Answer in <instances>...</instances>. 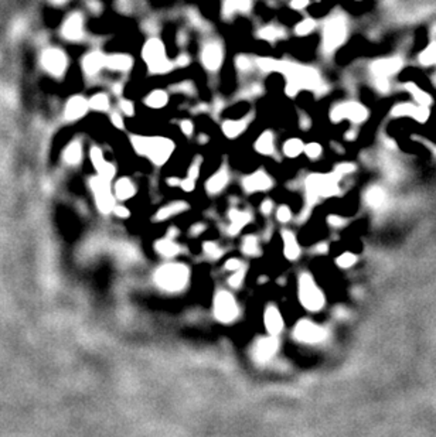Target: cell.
<instances>
[{
  "mask_svg": "<svg viewBox=\"0 0 436 437\" xmlns=\"http://www.w3.org/2000/svg\"><path fill=\"white\" fill-rule=\"evenodd\" d=\"M84 70H85L86 74H89V75H94V74H97L101 70V68L105 65V57L101 53H98V51H95V53H91V54H88L84 58Z\"/></svg>",
  "mask_w": 436,
  "mask_h": 437,
  "instance_id": "22",
  "label": "cell"
},
{
  "mask_svg": "<svg viewBox=\"0 0 436 437\" xmlns=\"http://www.w3.org/2000/svg\"><path fill=\"white\" fill-rule=\"evenodd\" d=\"M54 2H58V3H61V2H64V0H54Z\"/></svg>",
  "mask_w": 436,
  "mask_h": 437,
  "instance_id": "57",
  "label": "cell"
},
{
  "mask_svg": "<svg viewBox=\"0 0 436 437\" xmlns=\"http://www.w3.org/2000/svg\"><path fill=\"white\" fill-rule=\"evenodd\" d=\"M146 103H148L150 108H163L167 103L166 92L153 91L146 98Z\"/></svg>",
  "mask_w": 436,
  "mask_h": 437,
  "instance_id": "36",
  "label": "cell"
},
{
  "mask_svg": "<svg viewBox=\"0 0 436 437\" xmlns=\"http://www.w3.org/2000/svg\"><path fill=\"white\" fill-rule=\"evenodd\" d=\"M143 58L148 62V67L152 73L163 74L172 68V64L166 58L165 47L159 40H150L146 43L143 49Z\"/></svg>",
  "mask_w": 436,
  "mask_h": 437,
  "instance_id": "6",
  "label": "cell"
},
{
  "mask_svg": "<svg viewBox=\"0 0 436 437\" xmlns=\"http://www.w3.org/2000/svg\"><path fill=\"white\" fill-rule=\"evenodd\" d=\"M406 89L411 92L412 97L415 98V99H417L418 102L421 103L422 106H428V105L430 103L429 95H428V94H425L419 86L414 85V84H408V85H406Z\"/></svg>",
  "mask_w": 436,
  "mask_h": 437,
  "instance_id": "37",
  "label": "cell"
},
{
  "mask_svg": "<svg viewBox=\"0 0 436 437\" xmlns=\"http://www.w3.org/2000/svg\"><path fill=\"white\" fill-rule=\"evenodd\" d=\"M270 186H272V180L268 177V174H265L264 171H258V173L246 177L244 180V189L248 193L265 191V190L270 189Z\"/></svg>",
  "mask_w": 436,
  "mask_h": 437,
  "instance_id": "15",
  "label": "cell"
},
{
  "mask_svg": "<svg viewBox=\"0 0 436 437\" xmlns=\"http://www.w3.org/2000/svg\"><path fill=\"white\" fill-rule=\"evenodd\" d=\"M228 180H230V174L228 171L222 167L221 170L218 173H215L214 176L211 177L207 182V190H209L211 194H217L220 193L225 186H227Z\"/></svg>",
  "mask_w": 436,
  "mask_h": 437,
  "instance_id": "23",
  "label": "cell"
},
{
  "mask_svg": "<svg viewBox=\"0 0 436 437\" xmlns=\"http://www.w3.org/2000/svg\"><path fill=\"white\" fill-rule=\"evenodd\" d=\"M278 347H279V341H278L277 335H270V337L262 338L254 347V358L257 362L264 364L277 354Z\"/></svg>",
  "mask_w": 436,
  "mask_h": 437,
  "instance_id": "12",
  "label": "cell"
},
{
  "mask_svg": "<svg viewBox=\"0 0 436 437\" xmlns=\"http://www.w3.org/2000/svg\"><path fill=\"white\" fill-rule=\"evenodd\" d=\"M200 166H201V158L198 157L196 158V162H193V164H191L187 178H186L185 181H181V189L185 190V191H193L194 190L197 177H198V173H200Z\"/></svg>",
  "mask_w": 436,
  "mask_h": 437,
  "instance_id": "28",
  "label": "cell"
},
{
  "mask_svg": "<svg viewBox=\"0 0 436 437\" xmlns=\"http://www.w3.org/2000/svg\"><path fill=\"white\" fill-rule=\"evenodd\" d=\"M237 62H238V68H242V70H244V68H248L249 65H251V62L246 60V58H244V57L238 58V61H237Z\"/></svg>",
  "mask_w": 436,
  "mask_h": 437,
  "instance_id": "55",
  "label": "cell"
},
{
  "mask_svg": "<svg viewBox=\"0 0 436 437\" xmlns=\"http://www.w3.org/2000/svg\"><path fill=\"white\" fill-rule=\"evenodd\" d=\"M204 250H205L210 256H213V258H220V255H221V250H220V248L213 242L205 243V245H204Z\"/></svg>",
  "mask_w": 436,
  "mask_h": 437,
  "instance_id": "47",
  "label": "cell"
},
{
  "mask_svg": "<svg viewBox=\"0 0 436 437\" xmlns=\"http://www.w3.org/2000/svg\"><path fill=\"white\" fill-rule=\"evenodd\" d=\"M303 152L306 153L310 158H317L320 156V153H322V147L317 143H310V145H307L303 149Z\"/></svg>",
  "mask_w": 436,
  "mask_h": 437,
  "instance_id": "46",
  "label": "cell"
},
{
  "mask_svg": "<svg viewBox=\"0 0 436 437\" xmlns=\"http://www.w3.org/2000/svg\"><path fill=\"white\" fill-rule=\"evenodd\" d=\"M277 217L281 222H288L289 219H290V217H292V215H290V210H289L288 206H285V205L279 206V210H278V213H277Z\"/></svg>",
  "mask_w": 436,
  "mask_h": 437,
  "instance_id": "48",
  "label": "cell"
},
{
  "mask_svg": "<svg viewBox=\"0 0 436 437\" xmlns=\"http://www.w3.org/2000/svg\"><path fill=\"white\" fill-rule=\"evenodd\" d=\"M305 146L299 139H290L288 140L285 146H283V152L289 157H297L302 152H303Z\"/></svg>",
  "mask_w": 436,
  "mask_h": 437,
  "instance_id": "35",
  "label": "cell"
},
{
  "mask_svg": "<svg viewBox=\"0 0 436 437\" xmlns=\"http://www.w3.org/2000/svg\"><path fill=\"white\" fill-rule=\"evenodd\" d=\"M401 68V61L399 60H382L375 62L374 64V73L378 75V77H388V75H393L398 71Z\"/></svg>",
  "mask_w": 436,
  "mask_h": 437,
  "instance_id": "24",
  "label": "cell"
},
{
  "mask_svg": "<svg viewBox=\"0 0 436 437\" xmlns=\"http://www.w3.org/2000/svg\"><path fill=\"white\" fill-rule=\"evenodd\" d=\"M64 158L68 164H78L82 158V147L78 142H74L71 145L68 146L65 149V153H64Z\"/></svg>",
  "mask_w": 436,
  "mask_h": 437,
  "instance_id": "32",
  "label": "cell"
},
{
  "mask_svg": "<svg viewBox=\"0 0 436 437\" xmlns=\"http://www.w3.org/2000/svg\"><path fill=\"white\" fill-rule=\"evenodd\" d=\"M112 211H113V213L117 214L118 217H122V218H126V217H129V211H128V210H126V208H125V206H113V210H112Z\"/></svg>",
  "mask_w": 436,
  "mask_h": 437,
  "instance_id": "49",
  "label": "cell"
},
{
  "mask_svg": "<svg viewBox=\"0 0 436 437\" xmlns=\"http://www.w3.org/2000/svg\"><path fill=\"white\" fill-rule=\"evenodd\" d=\"M367 118L365 108H362L358 103H343L336 106L332 112V119L334 122L341 119H350L353 122H362Z\"/></svg>",
  "mask_w": 436,
  "mask_h": 437,
  "instance_id": "10",
  "label": "cell"
},
{
  "mask_svg": "<svg viewBox=\"0 0 436 437\" xmlns=\"http://www.w3.org/2000/svg\"><path fill=\"white\" fill-rule=\"evenodd\" d=\"M121 108H122V110L126 115H132L133 113V108H132V103L130 102H122L121 103Z\"/></svg>",
  "mask_w": 436,
  "mask_h": 437,
  "instance_id": "54",
  "label": "cell"
},
{
  "mask_svg": "<svg viewBox=\"0 0 436 437\" xmlns=\"http://www.w3.org/2000/svg\"><path fill=\"white\" fill-rule=\"evenodd\" d=\"M244 276H245V267L241 266L240 269H237V272L230 278V285L233 287H240L242 280H244Z\"/></svg>",
  "mask_w": 436,
  "mask_h": 437,
  "instance_id": "44",
  "label": "cell"
},
{
  "mask_svg": "<svg viewBox=\"0 0 436 437\" xmlns=\"http://www.w3.org/2000/svg\"><path fill=\"white\" fill-rule=\"evenodd\" d=\"M242 250L245 252L246 255H258L259 249H258V241L255 237H246L242 242Z\"/></svg>",
  "mask_w": 436,
  "mask_h": 437,
  "instance_id": "39",
  "label": "cell"
},
{
  "mask_svg": "<svg viewBox=\"0 0 436 437\" xmlns=\"http://www.w3.org/2000/svg\"><path fill=\"white\" fill-rule=\"evenodd\" d=\"M326 330L323 327L316 326L314 323L303 320L295 328V338L302 341V342H309V344H316L326 338Z\"/></svg>",
  "mask_w": 436,
  "mask_h": 437,
  "instance_id": "9",
  "label": "cell"
},
{
  "mask_svg": "<svg viewBox=\"0 0 436 437\" xmlns=\"http://www.w3.org/2000/svg\"><path fill=\"white\" fill-rule=\"evenodd\" d=\"M241 266H244V265H242L238 259H230V261L225 263V267H227V269H231V270H237V269H240Z\"/></svg>",
  "mask_w": 436,
  "mask_h": 437,
  "instance_id": "50",
  "label": "cell"
},
{
  "mask_svg": "<svg viewBox=\"0 0 436 437\" xmlns=\"http://www.w3.org/2000/svg\"><path fill=\"white\" fill-rule=\"evenodd\" d=\"M279 71H283L285 75L288 77V92L290 95H293L299 88H314L319 84L317 74L310 68L282 62Z\"/></svg>",
  "mask_w": 436,
  "mask_h": 437,
  "instance_id": "3",
  "label": "cell"
},
{
  "mask_svg": "<svg viewBox=\"0 0 436 437\" xmlns=\"http://www.w3.org/2000/svg\"><path fill=\"white\" fill-rule=\"evenodd\" d=\"M365 198H367V202H369L373 208H378V206H381L385 202L387 195H385V191L380 189V187H373V189L367 191Z\"/></svg>",
  "mask_w": 436,
  "mask_h": 437,
  "instance_id": "33",
  "label": "cell"
},
{
  "mask_svg": "<svg viewBox=\"0 0 436 437\" xmlns=\"http://www.w3.org/2000/svg\"><path fill=\"white\" fill-rule=\"evenodd\" d=\"M283 237V243H285V255L288 256L289 259H297L299 256V245H297V241H296L295 235L292 232L289 231H283L282 232Z\"/></svg>",
  "mask_w": 436,
  "mask_h": 437,
  "instance_id": "27",
  "label": "cell"
},
{
  "mask_svg": "<svg viewBox=\"0 0 436 437\" xmlns=\"http://www.w3.org/2000/svg\"><path fill=\"white\" fill-rule=\"evenodd\" d=\"M230 219H231V226H230V234L231 235H235L245 226L249 219H251V215L245 211H238V210H231L230 213Z\"/></svg>",
  "mask_w": 436,
  "mask_h": 437,
  "instance_id": "21",
  "label": "cell"
},
{
  "mask_svg": "<svg viewBox=\"0 0 436 437\" xmlns=\"http://www.w3.org/2000/svg\"><path fill=\"white\" fill-rule=\"evenodd\" d=\"M44 68L53 75H61L67 67V57L60 50H47L43 55Z\"/></svg>",
  "mask_w": 436,
  "mask_h": 437,
  "instance_id": "13",
  "label": "cell"
},
{
  "mask_svg": "<svg viewBox=\"0 0 436 437\" xmlns=\"http://www.w3.org/2000/svg\"><path fill=\"white\" fill-rule=\"evenodd\" d=\"M272 208H273V204H272V201L266 200L262 202V205H261V211L264 214H269L270 211H272Z\"/></svg>",
  "mask_w": 436,
  "mask_h": 437,
  "instance_id": "52",
  "label": "cell"
},
{
  "mask_svg": "<svg viewBox=\"0 0 436 437\" xmlns=\"http://www.w3.org/2000/svg\"><path fill=\"white\" fill-rule=\"evenodd\" d=\"M112 122H113V125H117L118 128H122L123 123H122V119H121V116L119 115H112Z\"/></svg>",
  "mask_w": 436,
  "mask_h": 437,
  "instance_id": "56",
  "label": "cell"
},
{
  "mask_svg": "<svg viewBox=\"0 0 436 437\" xmlns=\"http://www.w3.org/2000/svg\"><path fill=\"white\" fill-rule=\"evenodd\" d=\"M89 106H93L95 110H106L109 108V99L104 94H98L89 101Z\"/></svg>",
  "mask_w": 436,
  "mask_h": 437,
  "instance_id": "38",
  "label": "cell"
},
{
  "mask_svg": "<svg viewBox=\"0 0 436 437\" xmlns=\"http://www.w3.org/2000/svg\"><path fill=\"white\" fill-rule=\"evenodd\" d=\"M356 263V255H353V254H343V255L340 256L337 259V265L340 267H344V269H347V267H350L351 265H354Z\"/></svg>",
  "mask_w": 436,
  "mask_h": 437,
  "instance_id": "45",
  "label": "cell"
},
{
  "mask_svg": "<svg viewBox=\"0 0 436 437\" xmlns=\"http://www.w3.org/2000/svg\"><path fill=\"white\" fill-rule=\"evenodd\" d=\"M338 174L333 176H310L307 178V197L314 201L317 197H329L338 193Z\"/></svg>",
  "mask_w": 436,
  "mask_h": 437,
  "instance_id": "5",
  "label": "cell"
},
{
  "mask_svg": "<svg viewBox=\"0 0 436 437\" xmlns=\"http://www.w3.org/2000/svg\"><path fill=\"white\" fill-rule=\"evenodd\" d=\"M105 65L112 70H118V71H126L132 67V60L128 55H111V57H105Z\"/></svg>",
  "mask_w": 436,
  "mask_h": 437,
  "instance_id": "26",
  "label": "cell"
},
{
  "mask_svg": "<svg viewBox=\"0 0 436 437\" xmlns=\"http://www.w3.org/2000/svg\"><path fill=\"white\" fill-rule=\"evenodd\" d=\"M227 12L231 13L234 10H246L249 7V0H227Z\"/></svg>",
  "mask_w": 436,
  "mask_h": 437,
  "instance_id": "41",
  "label": "cell"
},
{
  "mask_svg": "<svg viewBox=\"0 0 436 437\" xmlns=\"http://www.w3.org/2000/svg\"><path fill=\"white\" fill-rule=\"evenodd\" d=\"M246 128V121H228L222 125V130L228 137L240 136Z\"/></svg>",
  "mask_w": 436,
  "mask_h": 437,
  "instance_id": "31",
  "label": "cell"
},
{
  "mask_svg": "<svg viewBox=\"0 0 436 437\" xmlns=\"http://www.w3.org/2000/svg\"><path fill=\"white\" fill-rule=\"evenodd\" d=\"M181 130H183L186 134H191V132H193V123H191L190 121L181 122Z\"/></svg>",
  "mask_w": 436,
  "mask_h": 437,
  "instance_id": "53",
  "label": "cell"
},
{
  "mask_svg": "<svg viewBox=\"0 0 436 437\" xmlns=\"http://www.w3.org/2000/svg\"><path fill=\"white\" fill-rule=\"evenodd\" d=\"M215 317L221 323H231L238 316V306L231 293L220 291L214 300Z\"/></svg>",
  "mask_w": 436,
  "mask_h": 437,
  "instance_id": "8",
  "label": "cell"
},
{
  "mask_svg": "<svg viewBox=\"0 0 436 437\" xmlns=\"http://www.w3.org/2000/svg\"><path fill=\"white\" fill-rule=\"evenodd\" d=\"M299 297L302 304L310 311H317L325 306V297L310 274H302L299 280Z\"/></svg>",
  "mask_w": 436,
  "mask_h": 437,
  "instance_id": "4",
  "label": "cell"
},
{
  "mask_svg": "<svg viewBox=\"0 0 436 437\" xmlns=\"http://www.w3.org/2000/svg\"><path fill=\"white\" fill-rule=\"evenodd\" d=\"M314 29V21L312 20V18H306V20H303V21H301L299 25L296 26V34H299V36H306V34H309V33H312V30Z\"/></svg>",
  "mask_w": 436,
  "mask_h": 437,
  "instance_id": "40",
  "label": "cell"
},
{
  "mask_svg": "<svg viewBox=\"0 0 436 437\" xmlns=\"http://www.w3.org/2000/svg\"><path fill=\"white\" fill-rule=\"evenodd\" d=\"M222 62V50L218 44H209L203 50V64L204 67L211 71L218 70Z\"/></svg>",
  "mask_w": 436,
  "mask_h": 437,
  "instance_id": "14",
  "label": "cell"
},
{
  "mask_svg": "<svg viewBox=\"0 0 436 437\" xmlns=\"http://www.w3.org/2000/svg\"><path fill=\"white\" fill-rule=\"evenodd\" d=\"M132 142L136 152H139L143 156H148L157 166L166 163L174 149L173 142L159 137H133Z\"/></svg>",
  "mask_w": 436,
  "mask_h": 437,
  "instance_id": "1",
  "label": "cell"
},
{
  "mask_svg": "<svg viewBox=\"0 0 436 437\" xmlns=\"http://www.w3.org/2000/svg\"><path fill=\"white\" fill-rule=\"evenodd\" d=\"M421 61L424 62V64H426V65H429V64H435L436 62V47L435 45H430L429 49H426L421 54Z\"/></svg>",
  "mask_w": 436,
  "mask_h": 437,
  "instance_id": "42",
  "label": "cell"
},
{
  "mask_svg": "<svg viewBox=\"0 0 436 437\" xmlns=\"http://www.w3.org/2000/svg\"><path fill=\"white\" fill-rule=\"evenodd\" d=\"M309 5V0H292V3H290V6L293 7V9H297V10H301V9H305V7Z\"/></svg>",
  "mask_w": 436,
  "mask_h": 437,
  "instance_id": "51",
  "label": "cell"
},
{
  "mask_svg": "<svg viewBox=\"0 0 436 437\" xmlns=\"http://www.w3.org/2000/svg\"><path fill=\"white\" fill-rule=\"evenodd\" d=\"M265 326H266V330L269 331L270 335H278L282 331L283 320L277 307L270 306L266 309V311H265Z\"/></svg>",
  "mask_w": 436,
  "mask_h": 437,
  "instance_id": "18",
  "label": "cell"
},
{
  "mask_svg": "<svg viewBox=\"0 0 436 437\" xmlns=\"http://www.w3.org/2000/svg\"><path fill=\"white\" fill-rule=\"evenodd\" d=\"M135 194V186L128 178H121L115 186V195L118 200H128Z\"/></svg>",
  "mask_w": 436,
  "mask_h": 437,
  "instance_id": "29",
  "label": "cell"
},
{
  "mask_svg": "<svg viewBox=\"0 0 436 437\" xmlns=\"http://www.w3.org/2000/svg\"><path fill=\"white\" fill-rule=\"evenodd\" d=\"M189 208V205L186 202H181V201H176V202H172L169 205L163 206L162 210H159L157 215L154 217L156 221H163V219H167L173 217V215H177L180 213H185L186 210Z\"/></svg>",
  "mask_w": 436,
  "mask_h": 437,
  "instance_id": "25",
  "label": "cell"
},
{
  "mask_svg": "<svg viewBox=\"0 0 436 437\" xmlns=\"http://www.w3.org/2000/svg\"><path fill=\"white\" fill-rule=\"evenodd\" d=\"M84 33V21L81 14H73L70 16L65 25L62 27V34L67 37L68 40H80Z\"/></svg>",
  "mask_w": 436,
  "mask_h": 437,
  "instance_id": "16",
  "label": "cell"
},
{
  "mask_svg": "<svg viewBox=\"0 0 436 437\" xmlns=\"http://www.w3.org/2000/svg\"><path fill=\"white\" fill-rule=\"evenodd\" d=\"M109 181L111 180H108L102 176L94 177L91 180V189L97 197V204H98L101 213L104 214L111 213L115 206V197L112 195Z\"/></svg>",
  "mask_w": 436,
  "mask_h": 437,
  "instance_id": "7",
  "label": "cell"
},
{
  "mask_svg": "<svg viewBox=\"0 0 436 437\" xmlns=\"http://www.w3.org/2000/svg\"><path fill=\"white\" fill-rule=\"evenodd\" d=\"M257 150L262 154L269 156L273 153L275 147H273V136L270 132H266L262 136H259V139L257 140Z\"/></svg>",
  "mask_w": 436,
  "mask_h": 437,
  "instance_id": "34",
  "label": "cell"
},
{
  "mask_svg": "<svg viewBox=\"0 0 436 437\" xmlns=\"http://www.w3.org/2000/svg\"><path fill=\"white\" fill-rule=\"evenodd\" d=\"M91 160H93L95 169L98 170L99 176L105 177L108 180H111L115 176V167L111 163H108L104 158V154L99 150L98 147H94L91 150Z\"/></svg>",
  "mask_w": 436,
  "mask_h": 437,
  "instance_id": "17",
  "label": "cell"
},
{
  "mask_svg": "<svg viewBox=\"0 0 436 437\" xmlns=\"http://www.w3.org/2000/svg\"><path fill=\"white\" fill-rule=\"evenodd\" d=\"M395 113L402 116L409 115L412 116V118H415L417 121L425 122L428 119V116H429V110L426 109V106H422V105H421L419 108H417V106H414V105L405 103V105L397 106V108H395Z\"/></svg>",
  "mask_w": 436,
  "mask_h": 437,
  "instance_id": "20",
  "label": "cell"
},
{
  "mask_svg": "<svg viewBox=\"0 0 436 437\" xmlns=\"http://www.w3.org/2000/svg\"><path fill=\"white\" fill-rule=\"evenodd\" d=\"M156 283L167 291L181 290L189 280V269L180 263H170L162 266L154 274Z\"/></svg>",
  "mask_w": 436,
  "mask_h": 437,
  "instance_id": "2",
  "label": "cell"
},
{
  "mask_svg": "<svg viewBox=\"0 0 436 437\" xmlns=\"http://www.w3.org/2000/svg\"><path fill=\"white\" fill-rule=\"evenodd\" d=\"M281 36H282V31L277 29V27H266L264 30H261V37L265 38V40H269V41L277 40Z\"/></svg>",
  "mask_w": 436,
  "mask_h": 437,
  "instance_id": "43",
  "label": "cell"
},
{
  "mask_svg": "<svg viewBox=\"0 0 436 437\" xmlns=\"http://www.w3.org/2000/svg\"><path fill=\"white\" fill-rule=\"evenodd\" d=\"M156 250L159 252L160 255L166 256V258H172L176 256L180 252V248L176 242H173L172 239H162L156 243Z\"/></svg>",
  "mask_w": 436,
  "mask_h": 437,
  "instance_id": "30",
  "label": "cell"
},
{
  "mask_svg": "<svg viewBox=\"0 0 436 437\" xmlns=\"http://www.w3.org/2000/svg\"><path fill=\"white\" fill-rule=\"evenodd\" d=\"M344 36H346V26H344L343 20L340 17L330 20L325 29L326 49H336L338 44H341V41L344 40Z\"/></svg>",
  "mask_w": 436,
  "mask_h": 437,
  "instance_id": "11",
  "label": "cell"
},
{
  "mask_svg": "<svg viewBox=\"0 0 436 437\" xmlns=\"http://www.w3.org/2000/svg\"><path fill=\"white\" fill-rule=\"evenodd\" d=\"M88 108H89V102L86 99H84L82 97H74L68 102L67 109H65V116L70 121L80 119L81 116L85 115Z\"/></svg>",
  "mask_w": 436,
  "mask_h": 437,
  "instance_id": "19",
  "label": "cell"
}]
</instances>
